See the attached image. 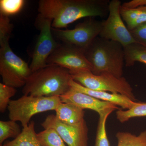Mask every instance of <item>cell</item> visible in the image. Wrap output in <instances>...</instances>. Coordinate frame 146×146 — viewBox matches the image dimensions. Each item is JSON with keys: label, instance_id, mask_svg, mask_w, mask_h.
<instances>
[{"label": "cell", "instance_id": "cell-1", "mask_svg": "<svg viewBox=\"0 0 146 146\" xmlns=\"http://www.w3.org/2000/svg\"><path fill=\"white\" fill-rule=\"evenodd\" d=\"M108 0H41L39 15L52 20V27L60 29L79 19L104 18L109 13Z\"/></svg>", "mask_w": 146, "mask_h": 146}, {"label": "cell", "instance_id": "cell-2", "mask_svg": "<svg viewBox=\"0 0 146 146\" xmlns=\"http://www.w3.org/2000/svg\"><path fill=\"white\" fill-rule=\"evenodd\" d=\"M72 79L68 69L56 65H47L32 73L22 93L34 96L60 97L70 89Z\"/></svg>", "mask_w": 146, "mask_h": 146}, {"label": "cell", "instance_id": "cell-3", "mask_svg": "<svg viewBox=\"0 0 146 146\" xmlns=\"http://www.w3.org/2000/svg\"><path fill=\"white\" fill-rule=\"evenodd\" d=\"M84 53L94 74L108 73L117 77H123L124 49L119 42L98 36Z\"/></svg>", "mask_w": 146, "mask_h": 146}, {"label": "cell", "instance_id": "cell-4", "mask_svg": "<svg viewBox=\"0 0 146 146\" xmlns=\"http://www.w3.org/2000/svg\"><path fill=\"white\" fill-rule=\"evenodd\" d=\"M62 102L60 97H38L23 95L20 98L11 100L7 108L9 118L19 121L23 127L27 126L31 119L38 113L55 110Z\"/></svg>", "mask_w": 146, "mask_h": 146}, {"label": "cell", "instance_id": "cell-5", "mask_svg": "<svg viewBox=\"0 0 146 146\" xmlns=\"http://www.w3.org/2000/svg\"><path fill=\"white\" fill-rule=\"evenodd\" d=\"M70 73L73 80L87 89L121 94L136 102L132 87L123 77L118 78L108 73L96 75L88 71Z\"/></svg>", "mask_w": 146, "mask_h": 146}, {"label": "cell", "instance_id": "cell-6", "mask_svg": "<svg viewBox=\"0 0 146 146\" xmlns=\"http://www.w3.org/2000/svg\"><path fill=\"white\" fill-rule=\"evenodd\" d=\"M102 25L103 21L97 20L94 17H88L73 29L52 27V31L55 39L60 44L74 46L84 52L99 36Z\"/></svg>", "mask_w": 146, "mask_h": 146}, {"label": "cell", "instance_id": "cell-7", "mask_svg": "<svg viewBox=\"0 0 146 146\" xmlns=\"http://www.w3.org/2000/svg\"><path fill=\"white\" fill-rule=\"evenodd\" d=\"M0 45V74L3 83L15 88L23 87L32 73L30 66L13 52L9 42Z\"/></svg>", "mask_w": 146, "mask_h": 146}, {"label": "cell", "instance_id": "cell-8", "mask_svg": "<svg viewBox=\"0 0 146 146\" xmlns=\"http://www.w3.org/2000/svg\"><path fill=\"white\" fill-rule=\"evenodd\" d=\"M52 19L37 16L35 25L39 31L32 57L30 68L32 72L47 66V60L60 43L54 37L52 31Z\"/></svg>", "mask_w": 146, "mask_h": 146}, {"label": "cell", "instance_id": "cell-9", "mask_svg": "<svg viewBox=\"0 0 146 146\" xmlns=\"http://www.w3.org/2000/svg\"><path fill=\"white\" fill-rule=\"evenodd\" d=\"M121 4V2L119 0L110 2L108 16L106 20L103 21L102 30L99 36L119 42L125 47L136 42L121 16L120 9Z\"/></svg>", "mask_w": 146, "mask_h": 146}, {"label": "cell", "instance_id": "cell-10", "mask_svg": "<svg viewBox=\"0 0 146 146\" xmlns=\"http://www.w3.org/2000/svg\"><path fill=\"white\" fill-rule=\"evenodd\" d=\"M47 65H56L70 72L92 71V66L82 50L71 45L60 44L47 60Z\"/></svg>", "mask_w": 146, "mask_h": 146}, {"label": "cell", "instance_id": "cell-11", "mask_svg": "<svg viewBox=\"0 0 146 146\" xmlns=\"http://www.w3.org/2000/svg\"><path fill=\"white\" fill-rule=\"evenodd\" d=\"M41 125L44 129H54L68 146H88L89 129L85 120L77 125H68L60 121L55 115H50Z\"/></svg>", "mask_w": 146, "mask_h": 146}, {"label": "cell", "instance_id": "cell-12", "mask_svg": "<svg viewBox=\"0 0 146 146\" xmlns=\"http://www.w3.org/2000/svg\"><path fill=\"white\" fill-rule=\"evenodd\" d=\"M60 98L62 102L72 104L83 110H94L99 115L109 109H119L117 106L113 104L100 100L72 87Z\"/></svg>", "mask_w": 146, "mask_h": 146}, {"label": "cell", "instance_id": "cell-13", "mask_svg": "<svg viewBox=\"0 0 146 146\" xmlns=\"http://www.w3.org/2000/svg\"><path fill=\"white\" fill-rule=\"evenodd\" d=\"M70 85L71 87L77 91L87 94L103 101L108 102L117 106H119L123 109H130L137 102L133 101L129 98L121 94L105 91H95L87 89L80 84L73 80L72 79L70 82Z\"/></svg>", "mask_w": 146, "mask_h": 146}, {"label": "cell", "instance_id": "cell-14", "mask_svg": "<svg viewBox=\"0 0 146 146\" xmlns=\"http://www.w3.org/2000/svg\"><path fill=\"white\" fill-rule=\"evenodd\" d=\"M56 118L68 125H78L84 121V111L75 105L61 102L55 110Z\"/></svg>", "mask_w": 146, "mask_h": 146}, {"label": "cell", "instance_id": "cell-15", "mask_svg": "<svg viewBox=\"0 0 146 146\" xmlns=\"http://www.w3.org/2000/svg\"><path fill=\"white\" fill-rule=\"evenodd\" d=\"M34 121H31L27 126L23 127L18 137L5 142L3 146H42L37 139Z\"/></svg>", "mask_w": 146, "mask_h": 146}, {"label": "cell", "instance_id": "cell-16", "mask_svg": "<svg viewBox=\"0 0 146 146\" xmlns=\"http://www.w3.org/2000/svg\"><path fill=\"white\" fill-rule=\"evenodd\" d=\"M120 11L129 31L146 23V6L133 9L123 8L121 6Z\"/></svg>", "mask_w": 146, "mask_h": 146}, {"label": "cell", "instance_id": "cell-17", "mask_svg": "<svg viewBox=\"0 0 146 146\" xmlns=\"http://www.w3.org/2000/svg\"><path fill=\"white\" fill-rule=\"evenodd\" d=\"M125 64L126 67L134 65L136 62L146 65V48L138 43H133L124 47Z\"/></svg>", "mask_w": 146, "mask_h": 146}, {"label": "cell", "instance_id": "cell-18", "mask_svg": "<svg viewBox=\"0 0 146 146\" xmlns=\"http://www.w3.org/2000/svg\"><path fill=\"white\" fill-rule=\"evenodd\" d=\"M117 146H146V130L136 136L126 131H119L116 133Z\"/></svg>", "mask_w": 146, "mask_h": 146}, {"label": "cell", "instance_id": "cell-19", "mask_svg": "<svg viewBox=\"0 0 146 146\" xmlns=\"http://www.w3.org/2000/svg\"><path fill=\"white\" fill-rule=\"evenodd\" d=\"M115 109H109L100 114L95 146H110L106 130L107 118Z\"/></svg>", "mask_w": 146, "mask_h": 146}, {"label": "cell", "instance_id": "cell-20", "mask_svg": "<svg viewBox=\"0 0 146 146\" xmlns=\"http://www.w3.org/2000/svg\"><path fill=\"white\" fill-rule=\"evenodd\" d=\"M116 117L121 123L127 121L131 118L146 117V102H137L130 109H119L116 112Z\"/></svg>", "mask_w": 146, "mask_h": 146}, {"label": "cell", "instance_id": "cell-21", "mask_svg": "<svg viewBox=\"0 0 146 146\" xmlns=\"http://www.w3.org/2000/svg\"><path fill=\"white\" fill-rule=\"evenodd\" d=\"M22 131L20 125L15 121H0V146H2L8 138H17Z\"/></svg>", "mask_w": 146, "mask_h": 146}, {"label": "cell", "instance_id": "cell-22", "mask_svg": "<svg viewBox=\"0 0 146 146\" xmlns=\"http://www.w3.org/2000/svg\"><path fill=\"white\" fill-rule=\"evenodd\" d=\"M42 146H67L60 135L52 128H47L36 134Z\"/></svg>", "mask_w": 146, "mask_h": 146}, {"label": "cell", "instance_id": "cell-23", "mask_svg": "<svg viewBox=\"0 0 146 146\" xmlns=\"http://www.w3.org/2000/svg\"><path fill=\"white\" fill-rule=\"evenodd\" d=\"M25 3L24 0H1L0 13L8 16L14 15L21 10Z\"/></svg>", "mask_w": 146, "mask_h": 146}, {"label": "cell", "instance_id": "cell-24", "mask_svg": "<svg viewBox=\"0 0 146 146\" xmlns=\"http://www.w3.org/2000/svg\"><path fill=\"white\" fill-rule=\"evenodd\" d=\"M16 88L4 84L0 83V112H5L9 102L10 98L16 94Z\"/></svg>", "mask_w": 146, "mask_h": 146}, {"label": "cell", "instance_id": "cell-25", "mask_svg": "<svg viewBox=\"0 0 146 146\" xmlns=\"http://www.w3.org/2000/svg\"><path fill=\"white\" fill-rule=\"evenodd\" d=\"M13 25L9 16L0 13V45L9 42Z\"/></svg>", "mask_w": 146, "mask_h": 146}, {"label": "cell", "instance_id": "cell-26", "mask_svg": "<svg viewBox=\"0 0 146 146\" xmlns=\"http://www.w3.org/2000/svg\"><path fill=\"white\" fill-rule=\"evenodd\" d=\"M129 31L136 43L146 48V23Z\"/></svg>", "mask_w": 146, "mask_h": 146}, {"label": "cell", "instance_id": "cell-27", "mask_svg": "<svg viewBox=\"0 0 146 146\" xmlns=\"http://www.w3.org/2000/svg\"><path fill=\"white\" fill-rule=\"evenodd\" d=\"M146 6V0H132L122 4L121 7L127 9H133Z\"/></svg>", "mask_w": 146, "mask_h": 146}, {"label": "cell", "instance_id": "cell-28", "mask_svg": "<svg viewBox=\"0 0 146 146\" xmlns=\"http://www.w3.org/2000/svg\"></svg>", "mask_w": 146, "mask_h": 146}]
</instances>
